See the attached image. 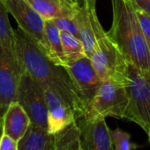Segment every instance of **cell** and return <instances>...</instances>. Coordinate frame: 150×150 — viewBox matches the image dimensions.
I'll use <instances>...</instances> for the list:
<instances>
[{
  "label": "cell",
  "instance_id": "52a82bcc",
  "mask_svg": "<svg viewBox=\"0 0 150 150\" xmlns=\"http://www.w3.org/2000/svg\"><path fill=\"white\" fill-rule=\"evenodd\" d=\"M24 70L15 50L0 46V117L15 102Z\"/></svg>",
  "mask_w": 150,
  "mask_h": 150
},
{
  "label": "cell",
  "instance_id": "277c9868",
  "mask_svg": "<svg viewBox=\"0 0 150 150\" xmlns=\"http://www.w3.org/2000/svg\"><path fill=\"white\" fill-rule=\"evenodd\" d=\"M89 58L101 81L111 80L125 83L128 62L107 34L97 40Z\"/></svg>",
  "mask_w": 150,
  "mask_h": 150
},
{
  "label": "cell",
  "instance_id": "ba28073f",
  "mask_svg": "<svg viewBox=\"0 0 150 150\" xmlns=\"http://www.w3.org/2000/svg\"><path fill=\"white\" fill-rule=\"evenodd\" d=\"M7 11L21 28L43 52L47 54L44 35V20L26 0H2Z\"/></svg>",
  "mask_w": 150,
  "mask_h": 150
},
{
  "label": "cell",
  "instance_id": "9a60e30c",
  "mask_svg": "<svg viewBox=\"0 0 150 150\" xmlns=\"http://www.w3.org/2000/svg\"><path fill=\"white\" fill-rule=\"evenodd\" d=\"M18 150H55L53 134L46 128L30 125L18 142Z\"/></svg>",
  "mask_w": 150,
  "mask_h": 150
},
{
  "label": "cell",
  "instance_id": "5b68a950",
  "mask_svg": "<svg viewBox=\"0 0 150 150\" xmlns=\"http://www.w3.org/2000/svg\"><path fill=\"white\" fill-rule=\"evenodd\" d=\"M128 106L125 83L103 81L95 95L86 116L91 117H115L123 119Z\"/></svg>",
  "mask_w": 150,
  "mask_h": 150
},
{
  "label": "cell",
  "instance_id": "44dd1931",
  "mask_svg": "<svg viewBox=\"0 0 150 150\" xmlns=\"http://www.w3.org/2000/svg\"><path fill=\"white\" fill-rule=\"evenodd\" d=\"M133 7L135 10V14L138 19L140 29H141L142 34L146 39V42L147 43V46H148V49L150 51V16L147 13H146L144 11L135 7L134 6H133Z\"/></svg>",
  "mask_w": 150,
  "mask_h": 150
},
{
  "label": "cell",
  "instance_id": "8fae6325",
  "mask_svg": "<svg viewBox=\"0 0 150 150\" xmlns=\"http://www.w3.org/2000/svg\"><path fill=\"white\" fill-rule=\"evenodd\" d=\"M83 150H114L105 118L83 116L76 119Z\"/></svg>",
  "mask_w": 150,
  "mask_h": 150
},
{
  "label": "cell",
  "instance_id": "3957f363",
  "mask_svg": "<svg viewBox=\"0 0 150 150\" xmlns=\"http://www.w3.org/2000/svg\"><path fill=\"white\" fill-rule=\"evenodd\" d=\"M125 88L128 106L124 118L139 125L146 134L150 132V72L142 73L128 63Z\"/></svg>",
  "mask_w": 150,
  "mask_h": 150
},
{
  "label": "cell",
  "instance_id": "ac0fdd59",
  "mask_svg": "<svg viewBox=\"0 0 150 150\" xmlns=\"http://www.w3.org/2000/svg\"><path fill=\"white\" fill-rule=\"evenodd\" d=\"M60 38L66 65L88 57L83 44L79 38L65 31H60Z\"/></svg>",
  "mask_w": 150,
  "mask_h": 150
},
{
  "label": "cell",
  "instance_id": "2e32d148",
  "mask_svg": "<svg viewBox=\"0 0 150 150\" xmlns=\"http://www.w3.org/2000/svg\"><path fill=\"white\" fill-rule=\"evenodd\" d=\"M44 35L47 44L46 57L56 65L66 66L60 38V31L52 20L44 21Z\"/></svg>",
  "mask_w": 150,
  "mask_h": 150
},
{
  "label": "cell",
  "instance_id": "9c48e42d",
  "mask_svg": "<svg viewBox=\"0 0 150 150\" xmlns=\"http://www.w3.org/2000/svg\"><path fill=\"white\" fill-rule=\"evenodd\" d=\"M79 30V39L86 55L90 57L96 42L106 35L96 13V0H79V9L73 18Z\"/></svg>",
  "mask_w": 150,
  "mask_h": 150
},
{
  "label": "cell",
  "instance_id": "7c38bea8",
  "mask_svg": "<svg viewBox=\"0 0 150 150\" xmlns=\"http://www.w3.org/2000/svg\"><path fill=\"white\" fill-rule=\"evenodd\" d=\"M48 110V132L51 134L62 130L77 119L73 110L54 90L42 87Z\"/></svg>",
  "mask_w": 150,
  "mask_h": 150
},
{
  "label": "cell",
  "instance_id": "5bb4252c",
  "mask_svg": "<svg viewBox=\"0 0 150 150\" xmlns=\"http://www.w3.org/2000/svg\"><path fill=\"white\" fill-rule=\"evenodd\" d=\"M30 125V119L24 109L17 102H13L3 117V134L19 142Z\"/></svg>",
  "mask_w": 150,
  "mask_h": 150
},
{
  "label": "cell",
  "instance_id": "e0dca14e",
  "mask_svg": "<svg viewBox=\"0 0 150 150\" xmlns=\"http://www.w3.org/2000/svg\"><path fill=\"white\" fill-rule=\"evenodd\" d=\"M55 150H83L81 130L75 120L53 134Z\"/></svg>",
  "mask_w": 150,
  "mask_h": 150
},
{
  "label": "cell",
  "instance_id": "cb8c5ba5",
  "mask_svg": "<svg viewBox=\"0 0 150 150\" xmlns=\"http://www.w3.org/2000/svg\"><path fill=\"white\" fill-rule=\"evenodd\" d=\"M132 4L150 16V0H131Z\"/></svg>",
  "mask_w": 150,
  "mask_h": 150
},
{
  "label": "cell",
  "instance_id": "603a6c76",
  "mask_svg": "<svg viewBox=\"0 0 150 150\" xmlns=\"http://www.w3.org/2000/svg\"><path fill=\"white\" fill-rule=\"evenodd\" d=\"M0 150H18V142L3 134L0 139Z\"/></svg>",
  "mask_w": 150,
  "mask_h": 150
},
{
  "label": "cell",
  "instance_id": "7a4b0ae2",
  "mask_svg": "<svg viewBox=\"0 0 150 150\" xmlns=\"http://www.w3.org/2000/svg\"><path fill=\"white\" fill-rule=\"evenodd\" d=\"M111 5L113 19L107 35L128 63L142 73L150 72V51L131 0H111Z\"/></svg>",
  "mask_w": 150,
  "mask_h": 150
},
{
  "label": "cell",
  "instance_id": "d4e9b609",
  "mask_svg": "<svg viewBox=\"0 0 150 150\" xmlns=\"http://www.w3.org/2000/svg\"><path fill=\"white\" fill-rule=\"evenodd\" d=\"M3 135V117H0V139Z\"/></svg>",
  "mask_w": 150,
  "mask_h": 150
},
{
  "label": "cell",
  "instance_id": "d6986e66",
  "mask_svg": "<svg viewBox=\"0 0 150 150\" xmlns=\"http://www.w3.org/2000/svg\"><path fill=\"white\" fill-rule=\"evenodd\" d=\"M8 13L4 2L0 0V46L15 50V30L11 26Z\"/></svg>",
  "mask_w": 150,
  "mask_h": 150
},
{
  "label": "cell",
  "instance_id": "ffe728a7",
  "mask_svg": "<svg viewBox=\"0 0 150 150\" xmlns=\"http://www.w3.org/2000/svg\"><path fill=\"white\" fill-rule=\"evenodd\" d=\"M110 134L114 150H133L139 146L137 144L131 141L130 133L120 128H116L114 130L110 129Z\"/></svg>",
  "mask_w": 150,
  "mask_h": 150
},
{
  "label": "cell",
  "instance_id": "6da1fadb",
  "mask_svg": "<svg viewBox=\"0 0 150 150\" xmlns=\"http://www.w3.org/2000/svg\"><path fill=\"white\" fill-rule=\"evenodd\" d=\"M15 51L23 70L38 82L58 94L73 110L77 118L87 115V109L75 90L64 67L54 64L21 29L15 30Z\"/></svg>",
  "mask_w": 150,
  "mask_h": 150
},
{
  "label": "cell",
  "instance_id": "30bf717a",
  "mask_svg": "<svg viewBox=\"0 0 150 150\" xmlns=\"http://www.w3.org/2000/svg\"><path fill=\"white\" fill-rule=\"evenodd\" d=\"M64 68L88 113V109L102 82L92 65L90 58L85 57L64 66Z\"/></svg>",
  "mask_w": 150,
  "mask_h": 150
},
{
  "label": "cell",
  "instance_id": "8992f818",
  "mask_svg": "<svg viewBox=\"0 0 150 150\" xmlns=\"http://www.w3.org/2000/svg\"><path fill=\"white\" fill-rule=\"evenodd\" d=\"M15 102L27 112L31 125L48 128V110L43 89L25 71L20 81Z\"/></svg>",
  "mask_w": 150,
  "mask_h": 150
},
{
  "label": "cell",
  "instance_id": "7402d4cb",
  "mask_svg": "<svg viewBox=\"0 0 150 150\" xmlns=\"http://www.w3.org/2000/svg\"><path fill=\"white\" fill-rule=\"evenodd\" d=\"M52 21L59 29V31L68 32L73 35L74 36H76L77 38H79V30H78L76 22H75L73 19L59 18V19H54L52 20Z\"/></svg>",
  "mask_w": 150,
  "mask_h": 150
},
{
  "label": "cell",
  "instance_id": "484cf974",
  "mask_svg": "<svg viewBox=\"0 0 150 150\" xmlns=\"http://www.w3.org/2000/svg\"><path fill=\"white\" fill-rule=\"evenodd\" d=\"M147 136H148V140L150 142V132H149V134H147Z\"/></svg>",
  "mask_w": 150,
  "mask_h": 150
},
{
  "label": "cell",
  "instance_id": "4fadbf2b",
  "mask_svg": "<svg viewBox=\"0 0 150 150\" xmlns=\"http://www.w3.org/2000/svg\"><path fill=\"white\" fill-rule=\"evenodd\" d=\"M45 20L73 19L79 9V0H26Z\"/></svg>",
  "mask_w": 150,
  "mask_h": 150
}]
</instances>
